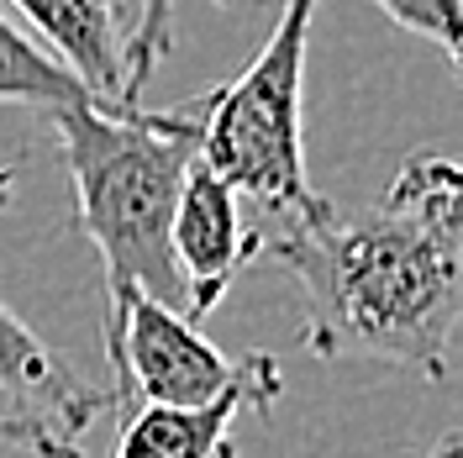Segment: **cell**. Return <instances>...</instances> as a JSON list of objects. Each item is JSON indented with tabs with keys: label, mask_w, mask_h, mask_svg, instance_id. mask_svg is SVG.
Listing matches in <instances>:
<instances>
[{
	"label": "cell",
	"mask_w": 463,
	"mask_h": 458,
	"mask_svg": "<svg viewBox=\"0 0 463 458\" xmlns=\"http://www.w3.org/2000/svg\"><path fill=\"white\" fill-rule=\"evenodd\" d=\"M253 263H274L306 290V348L379 358L421 379H448L463 316V174L448 153H411L384 201L259 232Z\"/></svg>",
	"instance_id": "6da1fadb"
},
{
	"label": "cell",
	"mask_w": 463,
	"mask_h": 458,
	"mask_svg": "<svg viewBox=\"0 0 463 458\" xmlns=\"http://www.w3.org/2000/svg\"><path fill=\"white\" fill-rule=\"evenodd\" d=\"M48 121L58 127V158L74 185L80 232L106 269V311L127 295H153L158 306L190 316V290L169 248L179 185L195 164L190 111L69 106L48 111Z\"/></svg>",
	"instance_id": "7a4b0ae2"
},
{
	"label": "cell",
	"mask_w": 463,
	"mask_h": 458,
	"mask_svg": "<svg viewBox=\"0 0 463 458\" xmlns=\"http://www.w3.org/2000/svg\"><path fill=\"white\" fill-rule=\"evenodd\" d=\"M311 16L317 0H285L269 43L248 58V69L184 106L195 121V158L227 179L237 201H253L274 222L311 216L321 205L306 179V127H300Z\"/></svg>",
	"instance_id": "3957f363"
},
{
	"label": "cell",
	"mask_w": 463,
	"mask_h": 458,
	"mask_svg": "<svg viewBox=\"0 0 463 458\" xmlns=\"http://www.w3.org/2000/svg\"><path fill=\"white\" fill-rule=\"evenodd\" d=\"M106 358H111V406L116 416L137 401L153 406H201L216 401L237 374V358L201 338V327L153 295H127L106 311Z\"/></svg>",
	"instance_id": "277c9868"
},
{
	"label": "cell",
	"mask_w": 463,
	"mask_h": 458,
	"mask_svg": "<svg viewBox=\"0 0 463 458\" xmlns=\"http://www.w3.org/2000/svg\"><path fill=\"white\" fill-rule=\"evenodd\" d=\"M285 390V369L274 353H242L232 385L201 406H153L137 401L121 411L116 458H237L232 427L248 411H269Z\"/></svg>",
	"instance_id": "5b68a950"
},
{
	"label": "cell",
	"mask_w": 463,
	"mask_h": 458,
	"mask_svg": "<svg viewBox=\"0 0 463 458\" xmlns=\"http://www.w3.org/2000/svg\"><path fill=\"white\" fill-rule=\"evenodd\" d=\"M174 263L184 274L190 290V321L222 306V295L232 290V280L253 263L259 253V232L242 222V201L222 174H211L195 158L184 185H179V205H174V227H169Z\"/></svg>",
	"instance_id": "8992f818"
},
{
	"label": "cell",
	"mask_w": 463,
	"mask_h": 458,
	"mask_svg": "<svg viewBox=\"0 0 463 458\" xmlns=\"http://www.w3.org/2000/svg\"><path fill=\"white\" fill-rule=\"evenodd\" d=\"M32 32L48 43V53H58L85 90L111 106L127 111V32L132 16L121 0H11Z\"/></svg>",
	"instance_id": "52a82bcc"
},
{
	"label": "cell",
	"mask_w": 463,
	"mask_h": 458,
	"mask_svg": "<svg viewBox=\"0 0 463 458\" xmlns=\"http://www.w3.org/2000/svg\"><path fill=\"white\" fill-rule=\"evenodd\" d=\"M0 390H11L22 411L48 416L69 443H80L90 422L111 406L106 390H90L85 379H74V369L5 301H0Z\"/></svg>",
	"instance_id": "ba28073f"
},
{
	"label": "cell",
	"mask_w": 463,
	"mask_h": 458,
	"mask_svg": "<svg viewBox=\"0 0 463 458\" xmlns=\"http://www.w3.org/2000/svg\"><path fill=\"white\" fill-rule=\"evenodd\" d=\"M37 106V111H69V106H100L85 80L58 53L37 48L27 32H16L0 16V106Z\"/></svg>",
	"instance_id": "9c48e42d"
},
{
	"label": "cell",
	"mask_w": 463,
	"mask_h": 458,
	"mask_svg": "<svg viewBox=\"0 0 463 458\" xmlns=\"http://www.w3.org/2000/svg\"><path fill=\"white\" fill-rule=\"evenodd\" d=\"M174 43V0H132L127 32V106H143V85Z\"/></svg>",
	"instance_id": "30bf717a"
},
{
	"label": "cell",
	"mask_w": 463,
	"mask_h": 458,
	"mask_svg": "<svg viewBox=\"0 0 463 458\" xmlns=\"http://www.w3.org/2000/svg\"><path fill=\"white\" fill-rule=\"evenodd\" d=\"M379 11L405 27L411 37L432 43L437 53L448 58L453 69L463 63V22H458V0H374Z\"/></svg>",
	"instance_id": "8fae6325"
},
{
	"label": "cell",
	"mask_w": 463,
	"mask_h": 458,
	"mask_svg": "<svg viewBox=\"0 0 463 458\" xmlns=\"http://www.w3.org/2000/svg\"><path fill=\"white\" fill-rule=\"evenodd\" d=\"M74 453H80V443H69L48 416H37V411L0 416V458H74Z\"/></svg>",
	"instance_id": "7c38bea8"
},
{
	"label": "cell",
	"mask_w": 463,
	"mask_h": 458,
	"mask_svg": "<svg viewBox=\"0 0 463 458\" xmlns=\"http://www.w3.org/2000/svg\"><path fill=\"white\" fill-rule=\"evenodd\" d=\"M421 458H463V437H458V432H448L432 453H421Z\"/></svg>",
	"instance_id": "4fadbf2b"
},
{
	"label": "cell",
	"mask_w": 463,
	"mask_h": 458,
	"mask_svg": "<svg viewBox=\"0 0 463 458\" xmlns=\"http://www.w3.org/2000/svg\"><path fill=\"white\" fill-rule=\"evenodd\" d=\"M11 190H16V169H5V164H0V211L11 205Z\"/></svg>",
	"instance_id": "5bb4252c"
},
{
	"label": "cell",
	"mask_w": 463,
	"mask_h": 458,
	"mask_svg": "<svg viewBox=\"0 0 463 458\" xmlns=\"http://www.w3.org/2000/svg\"><path fill=\"white\" fill-rule=\"evenodd\" d=\"M227 5H237V0H227Z\"/></svg>",
	"instance_id": "9a60e30c"
},
{
	"label": "cell",
	"mask_w": 463,
	"mask_h": 458,
	"mask_svg": "<svg viewBox=\"0 0 463 458\" xmlns=\"http://www.w3.org/2000/svg\"><path fill=\"white\" fill-rule=\"evenodd\" d=\"M74 458H85V453H74Z\"/></svg>",
	"instance_id": "2e32d148"
}]
</instances>
